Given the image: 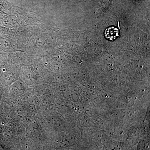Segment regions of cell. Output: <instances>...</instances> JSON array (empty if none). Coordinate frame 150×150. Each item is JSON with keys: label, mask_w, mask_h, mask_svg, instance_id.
<instances>
[{"label": "cell", "mask_w": 150, "mask_h": 150, "mask_svg": "<svg viewBox=\"0 0 150 150\" xmlns=\"http://www.w3.org/2000/svg\"><path fill=\"white\" fill-rule=\"evenodd\" d=\"M119 30L117 28L112 26L108 28L105 31V37L109 40H113L118 37Z\"/></svg>", "instance_id": "obj_1"}]
</instances>
